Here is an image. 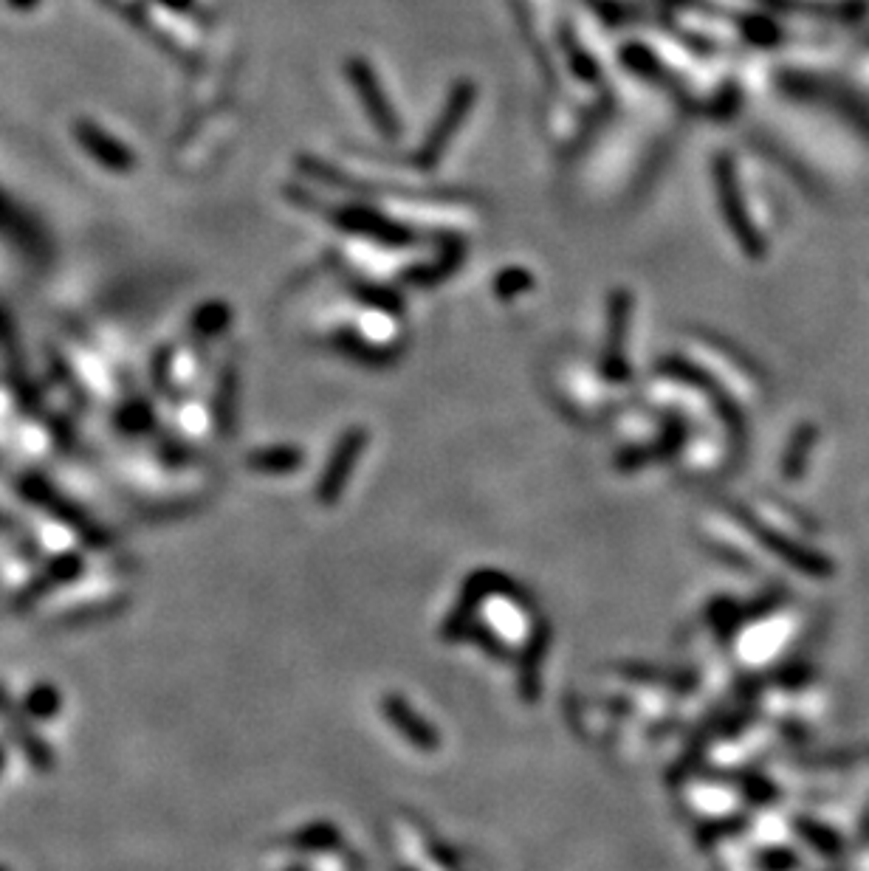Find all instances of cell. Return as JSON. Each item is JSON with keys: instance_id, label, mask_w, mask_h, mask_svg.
<instances>
[{"instance_id": "1", "label": "cell", "mask_w": 869, "mask_h": 871, "mask_svg": "<svg viewBox=\"0 0 869 871\" xmlns=\"http://www.w3.org/2000/svg\"><path fill=\"white\" fill-rule=\"evenodd\" d=\"M469 102H472V91L463 85V88H458V94H455V99L449 102V110H446V116H443L441 127H435V136L427 141V147H424V158L427 161H432L435 156H441V147L449 141V136H452V125L458 122V119H463V113H466V108H469Z\"/></svg>"}, {"instance_id": "2", "label": "cell", "mask_w": 869, "mask_h": 871, "mask_svg": "<svg viewBox=\"0 0 869 871\" xmlns=\"http://www.w3.org/2000/svg\"><path fill=\"white\" fill-rule=\"evenodd\" d=\"M376 82H373V77L367 79V74L362 77V94L367 96V102H370V108L376 110V122H379L381 127H387V110H384V105H381L379 94H376V88H373Z\"/></svg>"}]
</instances>
